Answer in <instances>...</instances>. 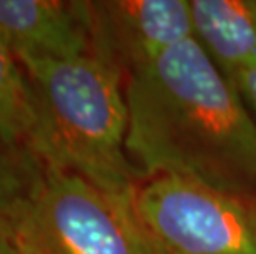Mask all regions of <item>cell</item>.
<instances>
[{
  "instance_id": "obj_1",
  "label": "cell",
  "mask_w": 256,
  "mask_h": 254,
  "mask_svg": "<svg viewBox=\"0 0 256 254\" xmlns=\"http://www.w3.org/2000/svg\"><path fill=\"white\" fill-rule=\"evenodd\" d=\"M126 102L140 182L176 175L256 197V119L194 38L129 73Z\"/></svg>"
},
{
  "instance_id": "obj_2",
  "label": "cell",
  "mask_w": 256,
  "mask_h": 254,
  "mask_svg": "<svg viewBox=\"0 0 256 254\" xmlns=\"http://www.w3.org/2000/svg\"><path fill=\"white\" fill-rule=\"evenodd\" d=\"M35 107L30 149L48 167L134 202L140 178L128 155L126 78L96 53L72 59H18Z\"/></svg>"
},
{
  "instance_id": "obj_3",
  "label": "cell",
  "mask_w": 256,
  "mask_h": 254,
  "mask_svg": "<svg viewBox=\"0 0 256 254\" xmlns=\"http://www.w3.org/2000/svg\"><path fill=\"white\" fill-rule=\"evenodd\" d=\"M35 254H160L124 202L72 172L45 165V175L15 226Z\"/></svg>"
},
{
  "instance_id": "obj_4",
  "label": "cell",
  "mask_w": 256,
  "mask_h": 254,
  "mask_svg": "<svg viewBox=\"0 0 256 254\" xmlns=\"http://www.w3.org/2000/svg\"><path fill=\"white\" fill-rule=\"evenodd\" d=\"M134 208L160 254H256V197L159 175L139 183Z\"/></svg>"
},
{
  "instance_id": "obj_5",
  "label": "cell",
  "mask_w": 256,
  "mask_h": 254,
  "mask_svg": "<svg viewBox=\"0 0 256 254\" xmlns=\"http://www.w3.org/2000/svg\"><path fill=\"white\" fill-rule=\"evenodd\" d=\"M90 7L92 53L124 78L170 46L194 38L188 0H101Z\"/></svg>"
},
{
  "instance_id": "obj_6",
  "label": "cell",
  "mask_w": 256,
  "mask_h": 254,
  "mask_svg": "<svg viewBox=\"0 0 256 254\" xmlns=\"http://www.w3.org/2000/svg\"><path fill=\"white\" fill-rule=\"evenodd\" d=\"M0 38L17 59H72L90 55V2L0 0Z\"/></svg>"
},
{
  "instance_id": "obj_7",
  "label": "cell",
  "mask_w": 256,
  "mask_h": 254,
  "mask_svg": "<svg viewBox=\"0 0 256 254\" xmlns=\"http://www.w3.org/2000/svg\"><path fill=\"white\" fill-rule=\"evenodd\" d=\"M188 5L194 40L236 84L256 63V0H188Z\"/></svg>"
},
{
  "instance_id": "obj_8",
  "label": "cell",
  "mask_w": 256,
  "mask_h": 254,
  "mask_svg": "<svg viewBox=\"0 0 256 254\" xmlns=\"http://www.w3.org/2000/svg\"><path fill=\"white\" fill-rule=\"evenodd\" d=\"M45 164L26 145L0 137V225L17 226L36 195Z\"/></svg>"
},
{
  "instance_id": "obj_9",
  "label": "cell",
  "mask_w": 256,
  "mask_h": 254,
  "mask_svg": "<svg viewBox=\"0 0 256 254\" xmlns=\"http://www.w3.org/2000/svg\"><path fill=\"white\" fill-rule=\"evenodd\" d=\"M35 131V107L25 69L0 38V137L30 147Z\"/></svg>"
},
{
  "instance_id": "obj_10",
  "label": "cell",
  "mask_w": 256,
  "mask_h": 254,
  "mask_svg": "<svg viewBox=\"0 0 256 254\" xmlns=\"http://www.w3.org/2000/svg\"><path fill=\"white\" fill-rule=\"evenodd\" d=\"M0 254H35V251L26 245L15 226L0 225Z\"/></svg>"
},
{
  "instance_id": "obj_11",
  "label": "cell",
  "mask_w": 256,
  "mask_h": 254,
  "mask_svg": "<svg viewBox=\"0 0 256 254\" xmlns=\"http://www.w3.org/2000/svg\"><path fill=\"white\" fill-rule=\"evenodd\" d=\"M236 89L240 91L244 104L256 119V63L248 68L236 81Z\"/></svg>"
}]
</instances>
